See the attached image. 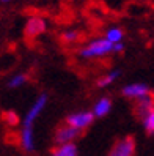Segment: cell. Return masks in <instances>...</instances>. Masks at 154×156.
<instances>
[{"label":"cell","mask_w":154,"mask_h":156,"mask_svg":"<svg viewBox=\"0 0 154 156\" xmlns=\"http://www.w3.org/2000/svg\"><path fill=\"white\" fill-rule=\"evenodd\" d=\"M44 30H46V21L43 17H38V16L30 17L25 24V33L29 36H38Z\"/></svg>","instance_id":"cell-7"},{"label":"cell","mask_w":154,"mask_h":156,"mask_svg":"<svg viewBox=\"0 0 154 156\" xmlns=\"http://www.w3.org/2000/svg\"><path fill=\"white\" fill-rule=\"evenodd\" d=\"M121 93L128 99L139 101V99H143L146 96H151L152 90L146 84H143V82H132V84H128L121 88Z\"/></svg>","instance_id":"cell-4"},{"label":"cell","mask_w":154,"mask_h":156,"mask_svg":"<svg viewBox=\"0 0 154 156\" xmlns=\"http://www.w3.org/2000/svg\"><path fill=\"white\" fill-rule=\"evenodd\" d=\"M0 2H2V3H10L11 0H0Z\"/></svg>","instance_id":"cell-17"},{"label":"cell","mask_w":154,"mask_h":156,"mask_svg":"<svg viewBox=\"0 0 154 156\" xmlns=\"http://www.w3.org/2000/svg\"><path fill=\"white\" fill-rule=\"evenodd\" d=\"M152 96H154V90H152Z\"/></svg>","instance_id":"cell-18"},{"label":"cell","mask_w":154,"mask_h":156,"mask_svg":"<svg viewBox=\"0 0 154 156\" xmlns=\"http://www.w3.org/2000/svg\"><path fill=\"white\" fill-rule=\"evenodd\" d=\"M47 95L41 93L38 98H36L30 109L27 111L24 120H22V128H21V145L25 151H33L35 150V134H33V125L38 120V117L43 114V111L47 106Z\"/></svg>","instance_id":"cell-1"},{"label":"cell","mask_w":154,"mask_h":156,"mask_svg":"<svg viewBox=\"0 0 154 156\" xmlns=\"http://www.w3.org/2000/svg\"><path fill=\"white\" fill-rule=\"evenodd\" d=\"M118 76H120V71H118V69H112V71H108L107 74H104L101 79L98 80V87L104 88V87L112 85L113 82H115L116 79H118Z\"/></svg>","instance_id":"cell-13"},{"label":"cell","mask_w":154,"mask_h":156,"mask_svg":"<svg viewBox=\"0 0 154 156\" xmlns=\"http://www.w3.org/2000/svg\"><path fill=\"white\" fill-rule=\"evenodd\" d=\"M61 41L63 43H66V44H72V43H76V41H79V38H80V35H79V32L77 30H74V29H68V30H65L61 33Z\"/></svg>","instance_id":"cell-14"},{"label":"cell","mask_w":154,"mask_h":156,"mask_svg":"<svg viewBox=\"0 0 154 156\" xmlns=\"http://www.w3.org/2000/svg\"><path fill=\"white\" fill-rule=\"evenodd\" d=\"M134 153H135L134 139L132 137H123L112 147L108 156H134Z\"/></svg>","instance_id":"cell-5"},{"label":"cell","mask_w":154,"mask_h":156,"mask_svg":"<svg viewBox=\"0 0 154 156\" xmlns=\"http://www.w3.org/2000/svg\"><path fill=\"white\" fill-rule=\"evenodd\" d=\"M110 111H112V99H110V98H107V96L99 98L96 103L93 104V109H91V112L94 114L96 118H102V117H105Z\"/></svg>","instance_id":"cell-8"},{"label":"cell","mask_w":154,"mask_h":156,"mask_svg":"<svg viewBox=\"0 0 154 156\" xmlns=\"http://www.w3.org/2000/svg\"><path fill=\"white\" fill-rule=\"evenodd\" d=\"M143 128H145V131L149 133V134H154V107H152V111L143 118Z\"/></svg>","instance_id":"cell-15"},{"label":"cell","mask_w":154,"mask_h":156,"mask_svg":"<svg viewBox=\"0 0 154 156\" xmlns=\"http://www.w3.org/2000/svg\"><path fill=\"white\" fill-rule=\"evenodd\" d=\"M104 38H107L113 44H118V43H123V40H124V32L120 27H110V29H107Z\"/></svg>","instance_id":"cell-12"},{"label":"cell","mask_w":154,"mask_h":156,"mask_svg":"<svg viewBox=\"0 0 154 156\" xmlns=\"http://www.w3.org/2000/svg\"><path fill=\"white\" fill-rule=\"evenodd\" d=\"M50 156H79L77 153V147L74 142L71 144H63V145H57L52 150Z\"/></svg>","instance_id":"cell-10"},{"label":"cell","mask_w":154,"mask_h":156,"mask_svg":"<svg viewBox=\"0 0 154 156\" xmlns=\"http://www.w3.org/2000/svg\"><path fill=\"white\" fill-rule=\"evenodd\" d=\"M80 131H77L76 128H72L71 125H63L60 126L58 129L55 131V136H53V139H55V144L57 145H63V144H71L74 142L77 137H79Z\"/></svg>","instance_id":"cell-6"},{"label":"cell","mask_w":154,"mask_h":156,"mask_svg":"<svg viewBox=\"0 0 154 156\" xmlns=\"http://www.w3.org/2000/svg\"><path fill=\"white\" fill-rule=\"evenodd\" d=\"M152 107H154V96L152 95L143 98V99H139L137 103H135V115L143 120V118L152 111Z\"/></svg>","instance_id":"cell-9"},{"label":"cell","mask_w":154,"mask_h":156,"mask_svg":"<svg viewBox=\"0 0 154 156\" xmlns=\"http://www.w3.org/2000/svg\"><path fill=\"white\" fill-rule=\"evenodd\" d=\"M5 118L8 120V123H11V125H16V123H17V118H16V115H14L13 112L6 114V115H5Z\"/></svg>","instance_id":"cell-16"},{"label":"cell","mask_w":154,"mask_h":156,"mask_svg":"<svg viewBox=\"0 0 154 156\" xmlns=\"http://www.w3.org/2000/svg\"><path fill=\"white\" fill-rule=\"evenodd\" d=\"M94 114L91 111H79V112H72L66 117V123L71 125L72 128H76L77 131H84L93 123L94 120Z\"/></svg>","instance_id":"cell-3"},{"label":"cell","mask_w":154,"mask_h":156,"mask_svg":"<svg viewBox=\"0 0 154 156\" xmlns=\"http://www.w3.org/2000/svg\"><path fill=\"white\" fill-rule=\"evenodd\" d=\"M115 46L113 43H110L107 38H96L88 41L85 46H82L79 51V57L85 58V60H93V58H101L110 54H116L115 52Z\"/></svg>","instance_id":"cell-2"},{"label":"cell","mask_w":154,"mask_h":156,"mask_svg":"<svg viewBox=\"0 0 154 156\" xmlns=\"http://www.w3.org/2000/svg\"><path fill=\"white\" fill-rule=\"evenodd\" d=\"M27 80H29L27 74H24V73H17V74H13L10 79H8L6 87L10 88V90H17V88L24 87L27 84Z\"/></svg>","instance_id":"cell-11"}]
</instances>
